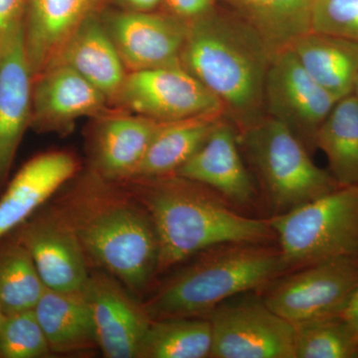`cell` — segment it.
<instances>
[{"mask_svg": "<svg viewBox=\"0 0 358 358\" xmlns=\"http://www.w3.org/2000/svg\"><path fill=\"white\" fill-rule=\"evenodd\" d=\"M317 148L339 185L358 186V100L353 94L336 103L317 134Z\"/></svg>", "mask_w": 358, "mask_h": 358, "instance_id": "25", "label": "cell"}, {"mask_svg": "<svg viewBox=\"0 0 358 358\" xmlns=\"http://www.w3.org/2000/svg\"><path fill=\"white\" fill-rule=\"evenodd\" d=\"M4 317H6V313L3 312V308L1 307V303H0V324H1L2 320H3Z\"/></svg>", "mask_w": 358, "mask_h": 358, "instance_id": "35", "label": "cell"}, {"mask_svg": "<svg viewBox=\"0 0 358 358\" xmlns=\"http://www.w3.org/2000/svg\"><path fill=\"white\" fill-rule=\"evenodd\" d=\"M273 52L235 13L211 11L188 23L180 64L222 103L241 131L267 115L266 78Z\"/></svg>", "mask_w": 358, "mask_h": 358, "instance_id": "2", "label": "cell"}, {"mask_svg": "<svg viewBox=\"0 0 358 358\" xmlns=\"http://www.w3.org/2000/svg\"><path fill=\"white\" fill-rule=\"evenodd\" d=\"M164 122L143 115L103 120L94 143V164L105 180H128Z\"/></svg>", "mask_w": 358, "mask_h": 358, "instance_id": "19", "label": "cell"}, {"mask_svg": "<svg viewBox=\"0 0 358 358\" xmlns=\"http://www.w3.org/2000/svg\"><path fill=\"white\" fill-rule=\"evenodd\" d=\"M312 31L358 43V0H315Z\"/></svg>", "mask_w": 358, "mask_h": 358, "instance_id": "30", "label": "cell"}, {"mask_svg": "<svg viewBox=\"0 0 358 358\" xmlns=\"http://www.w3.org/2000/svg\"><path fill=\"white\" fill-rule=\"evenodd\" d=\"M210 322L213 358H296L294 327L266 305L244 293L223 301Z\"/></svg>", "mask_w": 358, "mask_h": 358, "instance_id": "8", "label": "cell"}, {"mask_svg": "<svg viewBox=\"0 0 358 358\" xmlns=\"http://www.w3.org/2000/svg\"><path fill=\"white\" fill-rule=\"evenodd\" d=\"M45 288L23 245L16 241L0 250V303L6 315L34 310Z\"/></svg>", "mask_w": 358, "mask_h": 358, "instance_id": "27", "label": "cell"}, {"mask_svg": "<svg viewBox=\"0 0 358 358\" xmlns=\"http://www.w3.org/2000/svg\"><path fill=\"white\" fill-rule=\"evenodd\" d=\"M52 353H75L99 348L95 322L83 292L45 288L34 308Z\"/></svg>", "mask_w": 358, "mask_h": 358, "instance_id": "22", "label": "cell"}, {"mask_svg": "<svg viewBox=\"0 0 358 358\" xmlns=\"http://www.w3.org/2000/svg\"><path fill=\"white\" fill-rule=\"evenodd\" d=\"M51 353L34 310L6 315L0 324V357L42 358Z\"/></svg>", "mask_w": 358, "mask_h": 358, "instance_id": "29", "label": "cell"}, {"mask_svg": "<svg viewBox=\"0 0 358 358\" xmlns=\"http://www.w3.org/2000/svg\"><path fill=\"white\" fill-rule=\"evenodd\" d=\"M224 117V114H215L164 122L131 178L176 173L203 145Z\"/></svg>", "mask_w": 358, "mask_h": 358, "instance_id": "23", "label": "cell"}, {"mask_svg": "<svg viewBox=\"0 0 358 358\" xmlns=\"http://www.w3.org/2000/svg\"><path fill=\"white\" fill-rule=\"evenodd\" d=\"M343 315L358 334V285Z\"/></svg>", "mask_w": 358, "mask_h": 358, "instance_id": "33", "label": "cell"}, {"mask_svg": "<svg viewBox=\"0 0 358 358\" xmlns=\"http://www.w3.org/2000/svg\"><path fill=\"white\" fill-rule=\"evenodd\" d=\"M338 100L320 87L289 48L273 54L265 85L266 114L287 127L313 152Z\"/></svg>", "mask_w": 358, "mask_h": 358, "instance_id": "10", "label": "cell"}, {"mask_svg": "<svg viewBox=\"0 0 358 358\" xmlns=\"http://www.w3.org/2000/svg\"><path fill=\"white\" fill-rule=\"evenodd\" d=\"M83 294L93 315L99 348L108 358H138L152 319L143 303L110 274H90Z\"/></svg>", "mask_w": 358, "mask_h": 358, "instance_id": "11", "label": "cell"}, {"mask_svg": "<svg viewBox=\"0 0 358 358\" xmlns=\"http://www.w3.org/2000/svg\"><path fill=\"white\" fill-rule=\"evenodd\" d=\"M117 100L136 115L162 122L224 114L220 101L181 64L131 71Z\"/></svg>", "mask_w": 358, "mask_h": 358, "instance_id": "9", "label": "cell"}, {"mask_svg": "<svg viewBox=\"0 0 358 358\" xmlns=\"http://www.w3.org/2000/svg\"><path fill=\"white\" fill-rule=\"evenodd\" d=\"M238 140L275 215L341 187L329 171L313 162L305 145L268 115L238 131Z\"/></svg>", "mask_w": 358, "mask_h": 358, "instance_id": "5", "label": "cell"}, {"mask_svg": "<svg viewBox=\"0 0 358 358\" xmlns=\"http://www.w3.org/2000/svg\"><path fill=\"white\" fill-rule=\"evenodd\" d=\"M54 63L69 66L108 100H117L128 75L107 28L96 15L80 26Z\"/></svg>", "mask_w": 358, "mask_h": 358, "instance_id": "20", "label": "cell"}, {"mask_svg": "<svg viewBox=\"0 0 358 358\" xmlns=\"http://www.w3.org/2000/svg\"><path fill=\"white\" fill-rule=\"evenodd\" d=\"M353 95L357 96V99L358 100V77L357 80V83H355V90H353Z\"/></svg>", "mask_w": 358, "mask_h": 358, "instance_id": "36", "label": "cell"}, {"mask_svg": "<svg viewBox=\"0 0 358 358\" xmlns=\"http://www.w3.org/2000/svg\"><path fill=\"white\" fill-rule=\"evenodd\" d=\"M242 155L238 129L224 117L199 150L173 174L207 186L230 204L248 206L255 202L258 192Z\"/></svg>", "mask_w": 358, "mask_h": 358, "instance_id": "14", "label": "cell"}, {"mask_svg": "<svg viewBox=\"0 0 358 358\" xmlns=\"http://www.w3.org/2000/svg\"><path fill=\"white\" fill-rule=\"evenodd\" d=\"M100 0H28L24 40L33 76L57 60L85 21L95 15Z\"/></svg>", "mask_w": 358, "mask_h": 358, "instance_id": "17", "label": "cell"}, {"mask_svg": "<svg viewBox=\"0 0 358 358\" xmlns=\"http://www.w3.org/2000/svg\"><path fill=\"white\" fill-rule=\"evenodd\" d=\"M124 65L131 71L180 64L188 23L167 13L127 11L105 24Z\"/></svg>", "mask_w": 358, "mask_h": 358, "instance_id": "12", "label": "cell"}, {"mask_svg": "<svg viewBox=\"0 0 358 358\" xmlns=\"http://www.w3.org/2000/svg\"><path fill=\"white\" fill-rule=\"evenodd\" d=\"M289 48L308 74L336 100L352 95L358 77V43L310 31Z\"/></svg>", "mask_w": 358, "mask_h": 358, "instance_id": "21", "label": "cell"}, {"mask_svg": "<svg viewBox=\"0 0 358 358\" xmlns=\"http://www.w3.org/2000/svg\"><path fill=\"white\" fill-rule=\"evenodd\" d=\"M76 171V159L65 152H45L26 162L0 199V239L29 218Z\"/></svg>", "mask_w": 358, "mask_h": 358, "instance_id": "18", "label": "cell"}, {"mask_svg": "<svg viewBox=\"0 0 358 358\" xmlns=\"http://www.w3.org/2000/svg\"><path fill=\"white\" fill-rule=\"evenodd\" d=\"M216 0H162L166 13L186 23L201 17L215 7Z\"/></svg>", "mask_w": 358, "mask_h": 358, "instance_id": "32", "label": "cell"}, {"mask_svg": "<svg viewBox=\"0 0 358 358\" xmlns=\"http://www.w3.org/2000/svg\"><path fill=\"white\" fill-rule=\"evenodd\" d=\"M280 275L262 296L292 324L343 315L358 285V257L312 264Z\"/></svg>", "mask_w": 358, "mask_h": 358, "instance_id": "7", "label": "cell"}, {"mask_svg": "<svg viewBox=\"0 0 358 358\" xmlns=\"http://www.w3.org/2000/svg\"><path fill=\"white\" fill-rule=\"evenodd\" d=\"M211 324L207 317H166L152 320L138 358L210 357Z\"/></svg>", "mask_w": 358, "mask_h": 358, "instance_id": "26", "label": "cell"}, {"mask_svg": "<svg viewBox=\"0 0 358 358\" xmlns=\"http://www.w3.org/2000/svg\"><path fill=\"white\" fill-rule=\"evenodd\" d=\"M28 0H0V48L23 27Z\"/></svg>", "mask_w": 358, "mask_h": 358, "instance_id": "31", "label": "cell"}, {"mask_svg": "<svg viewBox=\"0 0 358 358\" xmlns=\"http://www.w3.org/2000/svg\"><path fill=\"white\" fill-rule=\"evenodd\" d=\"M33 84L22 27L0 48V185L31 122Z\"/></svg>", "mask_w": 358, "mask_h": 358, "instance_id": "16", "label": "cell"}, {"mask_svg": "<svg viewBox=\"0 0 358 358\" xmlns=\"http://www.w3.org/2000/svg\"><path fill=\"white\" fill-rule=\"evenodd\" d=\"M108 101L76 71L54 63L35 77L30 126L39 131L63 134L77 120L102 113Z\"/></svg>", "mask_w": 358, "mask_h": 358, "instance_id": "15", "label": "cell"}, {"mask_svg": "<svg viewBox=\"0 0 358 358\" xmlns=\"http://www.w3.org/2000/svg\"><path fill=\"white\" fill-rule=\"evenodd\" d=\"M268 221L289 271L358 257V186H341Z\"/></svg>", "mask_w": 358, "mask_h": 358, "instance_id": "6", "label": "cell"}, {"mask_svg": "<svg viewBox=\"0 0 358 358\" xmlns=\"http://www.w3.org/2000/svg\"><path fill=\"white\" fill-rule=\"evenodd\" d=\"M17 241L31 256L46 288L83 292L90 277L86 253L73 231L53 211L25 224Z\"/></svg>", "mask_w": 358, "mask_h": 358, "instance_id": "13", "label": "cell"}, {"mask_svg": "<svg viewBox=\"0 0 358 358\" xmlns=\"http://www.w3.org/2000/svg\"><path fill=\"white\" fill-rule=\"evenodd\" d=\"M54 213L74 233L87 257L127 289L140 292L159 265L152 219L131 194L91 188L73 193Z\"/></svg>", "mask_w": 358, "mask_h": 358, "instance_id": "3", "label": "cell"}, {"mask_svg": "<svg viewBox=\"0 0 358 358\" xmlns=\"http://www.w3.org/2000/svg\"><path fill=\"white\" fill-rule=\"evenodd\" d=\"M273 53L289 48L312 31L315 0H224Z\"/></svg>", "mask_w": 358, "mask_h": 358, "instance_id": "24", "label": "cell"}, {"mask_svg": "<svg viewBox=\"0 0 358 358\" xmlns=\"http://www.w3.org/2000/svg\"><path fill=\"white\" fill-rule=\"evenodd\" d=\"M194 257L143 303L150 319L206 317L223 301L289 271L280 247L270 243L218 245Z\"/></svg>", "mask_w": 358, "mask_h": 358, "instance_id": "4", "label": "cell"}, {"mask_svg": "<svg viewBox=\"0 0 358 358\" xmlns=\"http://www.w3.org/2000/svg\"><path fill=\"white\" fill-rule=\"evenodd\" d=\"M134 11H152L162 3V0H122Z\"/></svg>", "mask_w": 358, "mask_h": 358, "instance_id": "34", "label": "cell"}, {"mask_svg": "<svg viewBox=\"0 0 358 358\" xmlns=\"http://www.w3.org/2000/svg\"><path fill=\"white\" fill-rule=\"evenodd\" d=\"M129 194L148 212L159 242L157 273L218 245L270 243L268 219L247 217L207 186L171 174L129 178Z\"/></svg>", "mask_w": 358, "mask_h": 358, "instance_id": "1", "label": "cell"}, {"mask_svg": "<svg viewBox=\"0 0 358 358\" xmlns=\"http://www.w3.org/2000/svg\"><path fill=\"white\" fill-rule=\"evenodd\" d=\"M294 327L296 358H358V334L343 315Z\"/></svg>", "mask_w": 358, "mask_h": 358, "instance_id": "28", "label": "cell"}]
</instances>
